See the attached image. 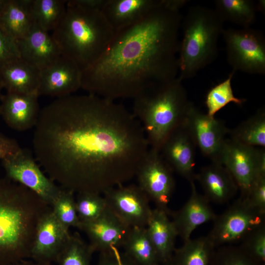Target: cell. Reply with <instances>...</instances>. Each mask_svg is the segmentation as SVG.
<instances>
[{"label": "cell", "mask_w": 265, "mask_h": 265, "mask_svg": "<svg viewBox=\"0 0 265 265\" xmlns=\"http://www.w3.org/2000/svg\"><path fill=\"white\" fill-rule=\"evenodd\" d=\"M34 128L36 159L75 193L103 194L129 181L150 148L132 112L91 94L57 98L40 110Z\"/></svg>", "instance_id": "6da1fadb"}, {"label": "cell", "mask_w": 265, "mask_h": 265, "mask_svg": "<svg viewBox=\"0 0 265 265\" xmlns=\"http://www.w3.org/2000/svg\"><path fill=\"white\" fill-rule=\"evenodd\" d=\"M180 11L161 4L139 22L115 31L101 56L82 71L81 88L114 101L134 99L179 72Z\"/></svg>", "instance_id": "7a4b0ae2"}, {"label": "cell", "mask_w": 265, "mask_h": 265, "mask_svg": "<svg viewBox=\"0 0 265 265\" xmlns=\"http://www.w3.org/2000/svg\"><path fill=\"white\" fill-rule=\"evenodd\" d=\"M50 208L24 186L0 181V265L30 258L39 220Z\"/></svg>", "instance_id": "3957f363"}, {"label": "cell", "mask_w": 265, "mask_h": 265, "mask_svg": "<svg viewBox=\"0 0 265 265\" xmlns=\"http://www.w3.org/2000/svg\"><path fill=\"white\" fill-rule=\"evenodd\" d=\"M178 77L151 87L133 99V116L140 122L149 148L159 152L186 119L192 105Z\"/></svg>", "instance_id": "277c9868"}, {"label": "cell", "mask_w": 265, "mask_h": 265, "mask_svg": "<svg viewBox=\"0 0 265 265\" xmlns=\"http://www.w3.org/2000/svg\"><path fill=\"white\" fill-rule=\"evenodd\" d=\"M115 33L102 11L66 4L65 15L52 36L61 55L82 71L101 56Z\"/></svg>", "instance_id": "5b68a950"}, {"label": "cell", "mask_w": 265, "mask_h": 265, "mask_svg": "<svg viewBox=\"0 0 265 265\" xmlns=\"http://www.w3.org/2000/svg\"><path fill=\"white\" fill-rule=\"evenodd\" d=\"M224 22L214 9L201 5L189 8L183 21V36L178 53V77L181 80L194 77L215 60Z\"/></svg>", "instance_id": "8992f818"}, {"label": "cell", "mask_w": 265, "mask_h": 265, "mask_svg": "<svg viewBox=\"0 0 265 265\" xmlns=\"http://www.w3.org/2000/svg\"><path fill=\"white\" fill-rule=\"evenodd\" d=\"M227 61L236 72L265 74V39L263 33L251 27L224 29Z\"/></svg>", "instance_id": "52a82bcc"}, {"label": "cell", "mask_w": 265, "mask_h": 265, "mask_svg": "<svg viewBox=\"0 0 265 265\" xmlns=\"http://www.w3.org/2000/svg\"><path fill=\"white\" fill-rule=\"evenodd\" d=\"M213 221L207 236L215 248L241 240L252 230L265 224V213L240 196Z\"/></svg>", "instance_id": "ba28073f"}, {"label": "cell", "mask_w": 265, "mask_h": 265, "mask_svg": "<svg viewBox=\"0 0 265 265\" xmlns=\"http://www.w3.org/2000/svg\"><path fill=\"white\" fill-rule=\"evenodd\" d=\"M220 162L232 176L242 197L247 196L258 176L265 175V148L248 146L231 138L225 141Z\"/></svg>", "instance_id": "9c48e42d"}, {"label": "cell", "mask_w": 265, "mask_h": 265, "mask_svg": "<svg viewBox=\"0 0 265 265\" xmlns=\"http://www.w3.org/2000/svg\"><path fill=\"white\" fill-rule=\"evenodd\" d=\"M1 161L10 180L30 189L51 207L61 187L42 172L30 151L21 148Z\"/></svg>", "instance_id": "30bf717a"}, {"label": "cell", "mask_w": 265, "mask_h": 265, "mask_svg": "<svg viewBox=\"0 0 265 265\" xmlns=\"http://www.w3.org/2000/svg\"><path fill=\"white\" fill-rule=\"evenodd\" d=\"M172 171L160 152L149 148L135 176L137 185L156 208L169 213L168 205L175 188Z\"/></svg>", "instance_id": "8fae6325"}, {"label": "cell", "mask_w": 265, "mask_h": 265, "mask_svg": "<svg viewBox=\"0 0 265 265\" xmlns=\"http://www.w3.org/2000/svg\"><path fill=\"white\" fill-rule=\"evenodd\" d=\"M108 208L130 227H146L152 209L147 195L137 185H120L102 194Z\"/></svg>", "instance_id": "7c38bea8"}, {"label": "cell", "mask_w": 265, "mask_h": 265, "mask_svg": "<svg viewBox=\"0 0 265 265\" xmlns=\"http://www.w3.org/2000/svg\"><path fill=\"white\" fill-rule=\"evenodd\" d=\"M185 124L203 155L212 162L220 164L226 135L229 132L223 122L203 113L192 104Z\"/></svg>", "instance_id": "4fadbf2b"}, {"label": "cell", "mask_w": 265, "mask_h": 265, "mask_svg": "<svg viewBox=\"0 0 265 265\" xmlns=\"http://www.w3.org/2000/svg\"><path fill=\"white\" fill-rule=\"evenodd\" d=\"M81 73L74 61L61 55L40 71L38 95L58 98L72 95L81 88Z\"/></svg>", "instance_id": "5bb4252c"}, {"label": "cell", "mask_w": 265, "mask_h": 265, "mask_svg": "<svg viewBox=\"0 0 265 265\" xmlns=\"http://www.w3.org/2000/svg\"><path fill=\"white\" fill-rule=\"evenodd\" d=\"M131 228L107 207L95 220L80 222L78 229L86 234L93 251L101 253L122 248Z\"/></svg>", "instance_id": "9a60e30c"}, {"label": "cell", "mask_w": 265, "mask_h": 265, "mask_svg": "<svg viewBox=\"0 0 265 265\" xmlns=\"http://www.w3.org/2000/svg\"><path fill=\"white\" fill-rule=\"evenodd\" d=\"M70 236L69 230L59 222L50 208L37 225L30 258L39 263L55 261Z\"/></svg>", "instance_id": "2e32d148"}, {"label": "cell", "mask_w": 265, "mask_h": 265, "mask_svg": "<svg viewBox=\"0 0 265 265\" xmlns=\"http://www.w3.org/2000/svg\"><path fill=\"white\" fill-rule=\"evenodd\" d=\"M196 147L184 122L169 135L159 152L172 171L191 182L195 179Z\"/></svg>", "instance_id": "e0dca14e"}, {"label": "cell", "mask_w": 265, "mask_h": 265, "mask_svg": "<svg viewBox=\"0 0 265 265\" xmlns=\"http://www.w3.org/2000/svg\"><path fill=\"white\" fill-rule=\"evenodd\" d=\"M37 94L6 92L0 99V116L10 128L25 131L35 127L40 110Z\"/></svg>", "instance_id": "ac0fdd59"}, {"label": "cell", "mask_w": 265, "mask_h": 265, "mask_svg": "<svg viewBox=\"0 0 265 265\" xmlns=\"http://www.w3.org/2000/svg\"><path fill=\"white\" fill-rule=\"evenodd\" d=\"M16 42L21 58L39 71L61 55L52 35L34 24L26 35Z\"/></svg>", "instance_id": "d6986e66"}, {"label": "cell", "mask_w": 265, "mask_h": 265, "mask_svg": "<svg viewBox=\"0 0 265 265\" xmlns=\"http://www.w3.org/2000/svg\"><path fill=\"white\" fill-rule=\"evenodd\" d=\"M190 183L191 193L188 199L179 210L172 214V221L178 236L184 241L190 238L197 227L213 221L216 216L206 197L197 190L194 181Z\"/></svg>", "instance_id": "ffe728a7"}, {"label": "cell", "mask_w": 265, "mask_h": 265, "mask_svg": "<svg viewBox=\"0 0 265 265\" xmlns=\"http://www.w3.org/2000/svg\"><path fill=\"white\" fill-rule=\"evenodd\" d=\"M204 195L209 202L217 204L228 202L236 195L238 186L228 170L222 164L212 162L196 174Z\"/></svg>", "instance_id": "44dd1931"}, {"label": "cell", "mask_w": 265, "mask_h": 265, "mask_svg": "<svg viewBox=\"0 0 265 265\" xmlns=\"http://www.w3.org/2000/svg\"><path fill=\"white\" fill-rule=\"evenodd\" d=\"M162 0H107L102 12L116 31L134 24L159 6Z\"/></svg>", "instance_id": "7402d4cb"}, {"label": "cell", "mask_w": 265, "mask_h": 265, "mask_svg": "<svg viewBox=\"0 0 265 265\" xmlns=\"http://www.w3.org/2000/svg\"><path fill=\"white\" fill-rule=\"evenodd\" d=\"M169 214L161 209H152L146 227L161 265H167L169 262L176 249L175 241L178 236Z\"/></svg>", "instance_id": "603a6c76"}, {"label": "cell", "mask_w": 265, "mask_h": 265, "mask_svg": "<svg viewBox=\"0 0 265 265\" xmlns=\"http://www.w3.org/2000/svg\"><path fill=\"white\" fill-rule=\"evenodd\" d=\"M39 74L38 69L21 58L0 68V80L7 92L37 94Z\"/></svg>", "instance_id": "cb8c5ba5"}, {"label": "cell", "mask_w": 265, "mask_h": 265, "mask_svg": "<svg viewBox=\"0 0 265 265\" xmlns=\"http://www.w3.org/2000/svg\"><path fill=\"white\" fill-rule=\"evenodd\" d=\"M31 0H7L0 14V27L16 41L23 38L34 24Z\"/></svg>", "instance_id": "d4e9b609"}, {"label": "cell", "mask_w": 265, "mask_h": 265, "mask_svg": "<svg viewBox=\"0 0 265 265\" xmlns=\"http://www.w3.org/2000/svg\"><path fill=\"white\" fill-rule=\"evenodd\" d=\"M122 248L136 265H161L146 227L131 228Z\"/></svg>", "instance_id": "484cf974"}, {"label": "cell", "mask_w": 265, "mask_h": 265, "mask_svg": "<svg viewBox=\"0 0 265 265\" xmlns=\"http://www.w3.org/2000/svg\"><path fill=\"white\" fill-rule=\"evenodd\" d=\"M214 249L207 236L190 238L175 249L167 265H209Z\"/></svg>", "instance_id": "4316f807"}, {"label": "cell", "mask_w": 265, "mask_h": 265, "mask_svg": "<svg viewBox=\"0 0 265 265\" xmlns=\"http://www.w3.org/2000/svg\"><path fill=\"white\" fill-rule=\"evenodd\" d=\"M215 11L223 21L240 26L250 27L256 18V3L251 0H216Z\"/></svg>", "instance_id": "83f0119b"}, {"label": "cell", "mask_w": 265, "mask_h": 265, "mask_svg": "<svg viewBox=\"0 0 265 265\" xmlns=\"http://www.w3.org/2000/svg\"><path fill=\"white\" fill-rule=\"evenodd\" d=\"M66 10V0H31L30 11L34 24L49 32L58 26Z\"/></svg>", "instance_id": "f1b7e54d"}, {"label": "cell", "mask_w": 265, "mask_h": 265, "mask_svg": "<svg viewBox=\"0 0 265 265\" xmlns=\"http://www.w3.org/2000/svg\"><path fill=\"white\" fill-rule=\"evenodd\" d=\"M230 133V138L252 147H265V111L262 108L241 122Z\"/></svg>", "instance_id": "f546056e"}, {"label": "cell", "mask_w": 265, "mask_h": 265, "mask_svg": "<svg viewBox=\"0 0 265 265\" xmlns=\"http://www.w3.org/2000/svg\"><path fill=\"white\" fill-rule=\"evenodd\" d=\"M94 253L89 244L75 233L70 234L55 262L58 265H91Z\"/></svg>", "instance_id": "4dcf8cb0"}, {"label": "cell", "mask_w": 265, "mask_h": 265, "mask_svg": "<svg viewBox=\"0 0 265 265\" xmlns=\"http://www.w3.org/2000/svg\"><path fill=\"white\" fill-rule=\"evenodd\" d=\"M235 72H232L228 78L212 87L208 92L205 100L207 114L214 117L221 109L230 103L242 105L246 100L236 97L232 87V79Z\"/></svg>", "instance_id": "1f68e13d"}, {"label": "cell", "mask_w": 265, "mask_h": 265, "mask_svg": "<svg viewBox=\"0 0 265 265\" xmlns=\"http://www.w3.org/2000/svg\"><path fill=\"white\" fill-rule=\"evenodd\" d=\"M74 194L71 190L61 187L59 194L51 206L56 218L68 230L71 227L78 229L80 224Z\"/></svg>", "instance_id": "d6a6232c"}, {"label": "cell", "mask_w": 265, "mask_h": 265, "mask_svg": "<svg viewBox=\"0 0 265 265\" xmlns=\"http://www.w3.org/2000/svg\"><path fill=\"white\" fill-rule=\"evenodd\" d=\"M78 216L80 222L95 220L107 209L106 202L103 195L93 192L77 193L76 198Z\"/></svg>", "instance_id": "836d02e7"}, {"label": "cell", "mask_w": 265, "mask_h": 265, "mask_svg": "<svg viewBox=\"0 0 265 265\" xmlns=\"http://www.w3.org/2000/svg\"><path fill=\"white\" fill-rule=\"evenodd\" d=\"M209 265H265L253 259L240 245L227 244L214 249Z\"/></svg>", "instance_id": "e575fe53"}, {"label": "cell", "mask_w": 265, "mask_h": 265, "mask_svg": "<svg viewBox=\"0 0 265 265\" xmlns=\"http://www.w3.org/2000/svg\"><path fill=\"white\" fill-rule=\"evenodd\" d=\"M240 245L255 261L265 262V224L252 230L241 240Z\"/></svg>", "instance_id": "d590c367"}, {"label": "cell", "mask_w": 265, "mask_h": 265, "mask_svg": "<svg viewBox=\"0 0 265 265\" xmlns=\"http://www.w3.org/2000/svg\"><path fill=\"white\" fill-rule=\"evenodd\" d=\"M20 58V54L16 40L0 27V68Z\"/></svg>", "instance_id": "8d00e7d4"}, {"label": "cell", "mask_w": 265, "mask_h": 265, "mask_svg": "<svg viewBox=\"0 0 265 265\" xmlns=\"http://www.w3.org/2000/svg\"><path fill=\"white\" fill-rule=\"evenodd\" d=\"M246 197L254 207L265 213V175L256 178Z\"/></svg>", "instance_id": "74e56055"}, {"label": "cell", "mask_w": 265, "mask_h": 265, "mask_svg": "<svg viewBox=\"0 0 265 265\" xmlns=\"http://www.w3.org/2000/svg\"><path fill=\"white\" fill-rule=\"evenodd\" d=\"M96 265H136L123 251L113 249L100 253Z\"/></svg>", "instance_id": "f35d334b"}, {"label": "cell", "mask_w": 265, "mask_h": 265, "mask_svg": "<svg viewBox=\"0 0 265 265\" xmlns=\"http://www.w3.org/2000/svg\"><path fill=\"white\" fill-rule=\"evenodd\" d=\"M18 142L0 132V159L11 155L21 149Z\"/></svg>", "instance_id": "ab89813d"}, {"label": "cell", "mask_w": 265, "mask_h": 265, "mask_svg": "<svg viewBox=\"0 0 265 265\" xmlns=\"http://www.w3.org/2000/svg\"><path fill=\"white\" fill-rule=\"evenodd\" d=\"M107 0H69L66 4L102 11Z\"/></svg>", "instance_id": "60d3db41"}, {"label": "cell", "mask_w": 265, "mask_h": 265, "mask_svg": "<svg viewBox=\"0 0 265 265\" xmlns=\"http://www.w3.org/2000/svg\"><path fill=\"white\" fill-rule=\"evenodd\" d=\"M9 265H51L50 263H39L35 261H26L23 260L19 262Z\"/></svg>", "instance_id": "b9f144b4"}, {"label": "cell", "mask_w": 265, "mask_h": 265, "mask_svg": "<svg viewBox=\"0 0 265 265\" xmlns=\"http://www.w3.org/2000/svg\"><path fill=\"white\" fill-rule=\"evenodd\" d=\"M257 11L263 12L265 9V0H259L256 3Z\"/></svg>", "instance_id": "7bdbcfd3"}, {"label": "cell", "mask_w": 265, "mask_h": 265, "mask_svg": "<svg viewBox=\"0 0 265 265\" xmlns=\"http://www.w3.org/2000/svg\"><path fill=\"white\" fill-rule=\"evenodd\" d=\"M6 1L7 0H0V14L2 11Z\"/></svg>", "instance_id": "ee69618b"}, {"label": "cell", "mask_w": 265, "mask_h": 265, "mask_svg": "<svg viewBox=\"0 0 265 265\" xmlns=\"http://www.w3.org/2000/svg\"><path fill=\"white\" fill-rule=\"evenodd\" d=\"M3 89V86H2V85L1 84V81H0V97H1V90Z\"/></svg>", "instance_id": "f6af8a7d"}, {"label": "cell", "mask_w": 265, "mask_h": 265, "mask_svg": "<svg viewBox=\"0 0 265 265\" xmlns=\"http://www.w3.org/2000/svg\"></svg>", "instance_id": "bcb514c9"}]
</instances>
